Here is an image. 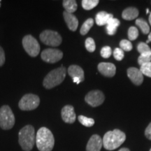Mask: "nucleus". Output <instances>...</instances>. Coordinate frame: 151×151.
<instances>
[{
	"mask_svg": "<svg viewBox=\"0 0 151 151\" xmlns=\"http://www.w3.org/2000/svg\"><path fill=\"white\" fill-rule=\"evenodd\" d=\"M36 144L39 151H52L55 139L51 131L46 127H41L36 134Z\"/></svg>",
	"mask_w": 151,
	"mask_h": 151,
	"instance_id": "1",
	"label": "nucleus"
},
{
	"mask_svg": "<svg viewBox=\"0 0 151 151\" xmlns=\"http://www.w3.org/2000/svg\"><path fill=\"white\" fill-rule=\"evenodd\" d=\"M125 139V134L120 129H116L113 131H109L103 137V146L106 150H113L121 146Z\"/></svg>",
	"mask_w": 151,
	"mask_h": 151,
	"instance_id": "2",
	"label": "nucleus"
},
{
	"mask_svg": "<svg viewBox=\"0 0 151 151\" xmlns=\"http://www.w3.org/2000/svg\"><path fill=\"white\" fill-rule=\"evenodd\" d=\"M18 142L24 151H30L36 143L35 128L32 125H26L18 133Z\"/></svg>",
	"mask_w": 151,
	"mask_h": 151,
	"instance_id": "3",
	"label": "nucleus"
},
{
	"mask_svg": "<svg viewBox=\"0 0 151 151\" xmlns=\"http://www.w3.org/2000/svg\"><path fill=\"white\" fill-rule=\"evenodd\" d=\"M67 74V69L63 66L50 71L43 81V85L46 89H52L59 86L65 80Z\"/></svg>",
	"mask_w": 151,
	"mask_h": 151,
	"instance_id": "4",
	"label": "nucleus"
},
{
	"mask_svg": "<svg viewBox=\"0 0 151 151\" xmlns=\"http://www.w3.org/2000/svg\"><path fill=\"white\" fill-rule=\"evenodd\" d=\"M15 116L8 105L2 106L0 109V127L2 129H12L15 124Z\"/></svg>",
	"mask_w": 151,
	"mask_h": 151,
	"instance_id": "5",
	"label": "nucleus"
},
{
	"mask_svg": "<svg viewBox=\"0 0 151 151\" xmlns=\"http://www.w3.org/2000/svg\"><path fill=\"white\" fill-rule=\"evenodd\" d=\"M40 40L47 46H59L62 43V37L58 32L46 29L40 34Z\"/></svg>",
	"mask_w": 151,
	"mask_h": 151,
	"instance_id": "6",
	"label": "nucleus"
},
{
	"mask_svg": "<svg viewBox=\"0 0 151 151\" xmlns=\"http://www.w3.org/2000/svg\"><path fill=\"white\" fill-rule=\"evenodd\" d=\"M40 99L34 94H24L18 103V106L22 111H32L39 106Z\"/></svg>",
	"mask_w": 151,
	"mask_h": 151,
	"instance_id": "7",
	"label": "nucleus"
},
{
	"mask_svg": "<svg viewBox=\"0 0 151 151\" xmlns=\"http://www.w3.org/2000/svg\"><path fill=\"white\" fill-rule=\"evenodd\" d=\"M22 46L27 53L31 57H37L40 52V45L32 35H26L22 39Z\"/></svg>",
	"mask_w": 151,
	"mask_h": 151,
	"instance_id": "8",
	"label": "nucleus"
},
{
	"mask_svg": "<svg viewBox=\"0 0 151 151\" xmlns=\"http://www.w3.org/2000/svg\"><path fill=\"white\" fill-rule=\"evenodd\" d=\"M41 57L44 62L52 64L58 62L62 59L63 52L58 49L48 48L41 52Z\"/></svg>",
	"mask_w": 151,
	"mask_h": 151,
	"instance_id": "9",
	"label": "nucleus"
},
{
	"mask_svg": "<svg viewBox=\"0 0 151 151\" xmlns=\"http://www.w3.org/2000/svg\"><path fill=\"white\" fill-rule=\"evenodd\" d=\"M104 94L100 90L90 91L85 97V101L92 107H97L101 105L104 101Z\"/></svg>",
	"mask_w": 151,
	"mask_h": 151,
	"instance_id": "10",
	"label": "nucleus"
},
{
	"mask_svg": "<svg viewBox=\"0 0 151 151\" xmlns=\"http://www.w3.org/2000/svg\"><path fill=\"white\" fill-rule=\"evenodd\" d=\"M68 73L73 79V82L76 84L81 83L84 81V71L78 65H71L67 69Z\"/></svg>",
	"mask_w": 151,
	"mask_h": 151,
	"instance_id": "11",
	"label": "nucleus"
},
{
	"mask_svg": "<svg viewBox=\"0 0 151 151\" xmlns=\"http://www.w3.org/2000/svg\"><path fill=\"white\" fill-rule=\"evenodd\" d=\"M61 116L63 121L66 123L72 124L76 121V119L74 108L71 105H66L62 108Z\"/></svg>",
	"mask_w": 151,
	"mask_h": 151,
	"instance_id": "12",
	"label": "nucleus"
},
{
	"mask_svg": "<svg viewBox=\"0 0 151 151\" xmlns=\"http://www.w3.org/2000/svg\"><path fill=\"white\" fill-rule=\"evenodd\" d=\"M127 76L136 86H140L143 81V75L140 69L130 67L127 69Z\"/></svg>",
	"mask_w": 151,
	"mask_h": 151,
	"instance_id": "13",
	"label": "nucleus"
},
{
	"mask_svg": "<svg viewBox=\"0 0 151 151\" xmlns=\"http://www.w3.org/2000/svg\"><path fill=\"white\" fill-rule=\"evenodd\" d=\"M103 142L101 138L97 134L92 135L87 143L86 151H101Z\"/></svg>",
	"mask_w": 151,
	"mask_h": 151,
	"instance_id": "14",
	"label": "nucleus"
},
{
	"mask_svg": "<svg viewBox=\"0 0 151 151\" xmlns=\"http://www.w3.org/2000/svg\"><path fill=\"white\" fill-rule=\"evenodd\" d=\"M98 70L104 76L113 77L116 74V67L112 63L101 62L98 65Z\"/></svg>",
	"mask_w": 151,
	"mask_h": 151,
	"instance_id": "15",
	"label": "nucleus"
},
{
	"mask_svg": "<svg viewBox=\"0 0 151 151\" xmlns=\"http://www.w3.org/2000/svg\"><path fill=\"white\" fill-rule=\"evenodd\" d=\"M63 16L69 29L71 31L75 32L78 27V20L76 17L73 14H69V13L66 12V11H64Z\"/></svg>",
	"mask_w": 151,
	"mask_h": 151,
	"instance_id": "16",
	"label": "nucleus"
},
{
	"mask_svg": "<svg viewBox=\"0 0 151 151\" xmlns=\"http://www.w3.org/2000/svg\"><path fill=\"white\" fill-rule=\"evenodd\" d=\"M113 18V14H108L106 11H100L96 15L95 22L98 26L106 25Z\"/></svg>",
	"mask_w": 151,
	"mask_h": 151,
	"instance_id": "17",
	"label": "nucleus"
},
{
	"mask_svg": "<svg viewBox=\"0 0 151 151\" xmlns=\"http://www.w3.org/2000/svg\"><path fill=\"white\" fill-rule=\"evenodd\" d=\"M138 16H139V11L137 9L134 8V7L125 9L122 14V18L126 20H134L137 18Z\"/></svg>",
	"mask_w": 151,
	"mask_h": 151,
	"instance_id": "18",
	"label": "nucleus"
},
{
	"mask_svg": "<svg viewBox=\"0 0 151 151\" xmlns=\"http://www.w3.org/2000/svg\"><path fill=\"white\" fill-rule=\"evenodd\" d=\"M120 22L118 19L113 18L112 20H111L108 24H106V33L109 35L113 36L116 35L117 29L120 25Z\"/></svg>",
	"mask_w": 151,
	"mask_h": 151,
	"instance_id": "19",
	"label": "nucleus"
},
{
	"mask_svg": "<svg viewBox=\"0 0 151 151\" xmlns=\"http://www.w3.org/2000/svg\"><path fill=\"white\" fill-rule=\"evenodd\" d=\"M62 5L65 9L66 12L69 13V14H73V13H74L78 8V5L75 0H65L62 2Z\"/></svg>",
	"mask_w": 151,
	"mask_h": 151,
	"instance_id": "20",
	"label": "nucleus"
},
{
	"mask_svg": "<svg viewBox=\"0 0 151 151\" xmlns=\"http://www.w3.org/2000/svg\"><path fill=\"white\" fill-rule=\"evenodd\" d=\"M136 24L138 27H140V29L142 32L143 34L147 35V34L150 33V27H149L148 22H147L144 19L139 18L136 20Z\"/></svg>",
	"mask_w": 151,
	"mask_h": 151,
	"instance_id": "21",
	"label": "nucleus"
},
{
	"mask_svg": "<svg viewBox=\"0 0 151 151\" xmlns=\"http://www.w3.org/2000/svg\"><path fill=\"white\" fill-rule=\"evenodd\" d=\"M94 24V20L92 18H88L86 20L83 24L82 27L81 28L80 32L81 35H86L88 33L90 29H91L92 26Z\"/></svg>",
	"mask_w": 151,
	"mask_h": 151,
	"instance_id": "22",
	"label": "nucleus"
},
{
	"mask_svg": "<svg viewBox=\"0 0 151 151\" xmlns=\"http://www.w3.org/2000/svg\"><path fill=\"white\" fill-rule=\"evenodd\" d=\"M99 0H83L82 6L85 10H91L99 4Z\"/></svg>",
	"mask_w": 151,
	"mask_h": 151,
	"instance_id": "23",
	"label": "nucleus"
},
{
	"mask_svg": "<svg viewBox=\"0 0 151 151\" xmlns=\"http://www.w3.org/2000/svg\"><path fill=\"white\" fill-rule=\"evenodd\" d=\"M78 121L81 122L83 125L87 127H90L94 124V119L88 118L84 116H78Z\"/></svg>",
	"mask_w": 151,
	"mask_h": 151,
	"instance_id": "24",
	"label": "nucleus"
},
{
	"mask_svg": "<svg viewBox=\"0 0 151 151\" xmlns=\"http://www.w3.org/2000/svg\"><path fill=\"white\" fill-rule=\"evenodd\" d=\"M150 62H151V52H148V53L141 54L138 58V63L141 66Z\"/></svg>",
	"mask_w": 151,
	"mask_h": 151,
	"instance_id": "25",
	"label": "nucleus"
},
{
	"mask_svg": "<svg viewBox=\"0 0 151 151\" xmlns=\"http://www.w3.org/2000/svg\"><path fill=\"white\" fill-rule=\"evenodd\" d=\"M85 45H86V48L88 51L92 52L95 50V49H96L95 42H94V39H92V38H91V37L88 38V39L86 40Z\"/></svg>",
	"mask_w": 151,
	"mask_h": 151,
	"instance_id": "26",
	"label": "nucleus"
},
{
	"mask_svg": "<svg viewBox=\"0 0 151 151\" xmlns=\"http://www.w3.org/2000/svg\"><path fill=\"white\" fill-rule=\"evenodd\" d=\"M139 36V30L136 27H130L128 29V37L130 41H134Z\"/></svg>",
	"mask_w": 151,
	"mask_h": 151,
	"instance_id": "27",
	"label": "nucleus"
},
{
	"mask_svg": "<svg viewBox=\"0 0 151 151\" xmlns=\"http://www.w3.org/2000/svg\"><path fill=\"white\" fill-rule=\"evenodd\" d=\"M137 50L141 54L148 53V52H151V49L150 47L148 46V45L146 43L143 42H141L138 44Z\"/></svg>",
	"mask_w": 151,
	"mask_h": 151,
	"instance_id": "28",
	"label": "nucleus"
},
{
	"mask_svg": "<svg viewBox=\"0 0 151 151\" xmlns=\"http://www.w3.org/2000/svg\"><path fill=\"white\" fill-rule=\"evenodd\" d=\"M140 70L142 72L143 75H145L146 76L150 77L151 78V62L141 65Z\"/></svg>",
	"mask_w": 151,
	"mask_h": 151,
	"instance_id": "29",
	"label": "nucleus"
},
{
	"mask_svg": "<svg viewBox=\"0 0 151 151\" xmlns=\"http://www.w3.org/2000/svg\"><path fill=\"white\" fill-rule=\"evenodd\" d=\"M120 47L123 51H130L132 49V44L129 41L123 39L120 42Z\"/></svg>",
	"mask_w": 151,
	"mask_h": 151,
	"instance_id": "30",
	"label": "nucleus"
},
{
	"mask_svg": "<svg viewBox=\"0 0 151 151\" xmlns=\"http://www.w3.org/2000/svg\"><path fill=\"white\" fill-rule=\"evenodd\" d=\"M113 56L116 60L120 61L124 58V51L120 48H116L113 50Z\"/></svg>",
	"mask_w": 151,
	"mask_h": 151,
	"instance_id": "31",
	"label": "nucleus"
},
{
	"mask_svg": "<svg viewBox=\"0 0 151 151\" xmlns=\"http://www.w3.org/2000/svg\"><path fill=\"white\" fill-rule=\"evenodd\" d=\"M101 56L104 58H110L111 54H112V50L111 48L109 46H104L101 48Z\"/></svg>",
	"mask_w": 151,
	"mask_h": 151,
	"instance_id": "32",
	"label": "nucleus"
},
{
	"mask_svg": "<svg viewBox=\"0 0 151 151\" xmlns=\"http://www.w3.org/2000/svg\"><path fill=\"white\" fill-rule=\"evenodd\" d=\"M5 62V53L4 49L0 46V67L3 66Z\"/></svg>",
	"mask_w": 151,
	"mask_h": 151,
	"instance_id": "33",
	"label": "nucleus"
},
{
	"mask_svg": "<svg viewBox=\"0 0 151 151\" xmlns=\"http://www.w3.org/2000/svg\"><path fill=\"white\" fill-rule=\"evenodd\" d=\"M145 136L149 140H151V122L145 130Z\"/></svg>",
	"mask_w": 151,
	"mask_h": 151,
	"instance_id": "34",
	"label": "nucleus"
},
{
	"mask_svg": "<svg viewBox=\"0 0 151 151\" xmlns=\"http://www.w3.org/2000/svg\"><path fill=\"white\" fill-rule=\"evenodd\" d=\"M118 151H130L129 149H128L127 148H122L121 149H120Z\"/></svg>",
	"mask_w": 151,
	"mask_h": 151,
	"instance_id": "35",
	"label": "nucleus"
},
{
	"mask_svg": "<svg viewBox=\"0 0 151 151\" xmlns=\"http://www.w3.org/2000/svg\"><path fill=\"white\" fill-rule=\"evenodd\" d=\"M148 40L150 41V42H151V32L150 33H149V35H148Z\"/></svg>",
	"mask_w": 151,
	"mask_h": 151,
	"instance_id": "36",
	"label": "nucleus"
},
{
	"mask_svg": "<svg viewBox=\"0 0 151 151\" xmlns=\"http://www.w3.org/2000/svg\"><path fill=\"white\" fill-rule=\"evenodd\" d=\"M149 22H150V25H151V13L150 14V16H149Z\"/></svg>",
	"mask_w": 151,
	"mask_h": 151,
	"instance_id": "37",
	"label": "nucleus"
},
{
	"mask_svg": "<svg viewBox=\"0 0 151 151\" xmlns=\"http://www.w3.org/2000/svg\"><path fill=\"white\" fill-rule=\"evenodd\" d=\"M146 13H147V14H148V13H149V10H148V9H146Z\"/></svg>",
	"mask_w": 151,
	"mask_h": 151,
	"instance_id": "38",
	"label": "nucleus"
},
{
	"mask_svg": "<svg viewBox=\"0 0 151 151\" xmlns=\"http://www.w3.org/2000/svg\"><path fill=\"white\" fill-rule=\"evenodd\" d=\"M1 0H0V7H1Z\"/></svg>",
	"mask_w": 151,
	"mask_h": 151,
	"instance_id": "39",
	"label": "nucleus"
},
{
	"mask_svg": "<svg viewBox=\"0 0 151 151\" xmlns=\"http://www.w3.org/2000/svg\"><path fill=\"white\" fill-rule=\"evenodd\" d=\"M149 151H151V148H150V150H149Z\"/></svg>",
	"mask_w": 151,
	"mask_h": 151,
	"instance_id": "40",
	"label": "nucleus"
}]
</instances>
